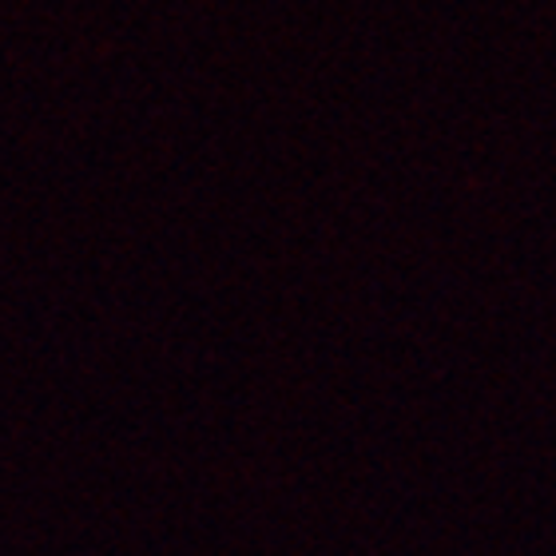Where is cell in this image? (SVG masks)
Wrapping results in <instances>:
<instances>
[]
</instances>
